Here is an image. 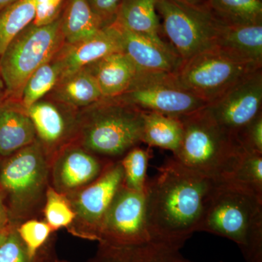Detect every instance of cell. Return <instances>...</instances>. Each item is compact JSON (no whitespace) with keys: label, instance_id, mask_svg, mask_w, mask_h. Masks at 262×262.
<instances>
[{"label":"cell","instance_id":"1","mask_svg":"<svg viewBox=\"0 0 262 262\" xmlns=\"http://www.w3.org/2000/svg\"><path fill=\"white\" fill-rule=\"evenodd\" d=\"M215 182L169 158L147 181L146 216L151 239L184 246L198 232Z\"/></svg>","mask_w":262,"mask_h":262},{"label":"cell","instance_id":"2","mask_svg":"<svg viewBox=\"0 0 262 262\" xmlns=\"http://www.w3.org/2000/svg\"><path fill=\"white\" fill-rule=\"evenodd\" d=\"M201 231L233 241L246 262H262V198L230 183H215Z\"/></svg>","mask_w":262,"mask_h":262},{"label":"cell","instance_id":"3","mask_svg":"<svg viewBox=\"0 0 262 262\" xmlns=\"http://www.w3.org/2000/svg\"><path fill=\"white\" fill-rule=\"evenodd\" d=\"M206 107L179 118L182 140L173 158L213 182H226L244 149L237 137L220 126Z\"/></svg>","mask_w":262,"mask_h":262},{"label":"cell","instance_id":"4","mask_svg":"<svg viewBox=\"0 0 262 262\" xmlns=\"http://www.w3.org/2000/svg\"><path fill=\"white\" fill-rule=\"evenodd\" d=\"M143 111L115 98L80 110L74 143L99 158L117 161L141 141Z\"/></svg>","mask_w":262,"mask_h":262},{"label":"cell","instance_id":"5","mask_svg":"<svg viewBox=\"0 0 262 262\" xmlns=\"http://www.w3.org/2000/svg\"><path fill=\"white\" fill-rule=\"evenodd\" d=\"M50 160L37 140L0 157V189L13 227L42 213L50 187Z\"/></svg>","mask_w":262,"mask_h":262},{"label":"cell","instance_id":"6","mask_svg":"<svg viewBox=\"0 0 262 262\" xmlns=\"http://www.w3.org/2000/svg\"><path fill=\"white\" fill-rule=\"evenodd\" d=\"M63 45L61 16L46 25L30 24L19 33L0 58V76L7 97L20 99L29 77Z\"/></svg>","mask_w":262,"mask_h":262},{"label":"cell","instance_id":"7","mask_svg":"<svg viewBox=\"0 0 262 262\" xmlns=\"http://www.w3.org/2000/svg\"><path fill=\"white\" fill-rule=\"evenodd\" d=\"M156 8L163 19L165 35L183 61L214 49L222 21L212 14L206 5L157 0Z\"/></svg>","mask_w":262,"mask_h":262},{"label":"cell","instance_id":"8","mask_svg":"<svg viewBox=\"0 0 262 262\" xmlns=\"http://www.w3.org/2000/svg\"><path fill=\"white\" fill-rule=\"evenodd\" d=\"M115 98L141 111L177 118L203 110L208 104L204 99L182 87L174 74L139 72L130 87Z\"/></svg>","mask_w":262,"mask_h":262},{"label":"cell","instance_id":"9","mask_svg":"<svg viewBox=\"0 0 262 262\" xmlns=\"http://www.w3.org/2000/svg\"><path fill=\"white\" fill-rule=\"evenodd\" d=\"M261 67L211 50L183 61L174 75L182 87L210 103L245 76Z\"/></svg>","mask_w":262,"mask_h":262},{"label":"cell","instance_id":"10","mask_svg":"<svg viewBox=\"0 0 262 262\" xmlns=\"http://www.w3.org/2000/svg\"><path fill=\"white\" fill-rule=\"evenodd\" d=\"M124 173L120 160L107 165L94 182L80 190L66 195L75 213L69 228L73 234L98 241L103 218L115 194L123 185Z\"/></svg>","mask_w":262,"mask_h":262},{"label":"cell","instance_id":"11","mask_svg":"<svg viewBox=\"0 0 262 262\" xmlns=\"http://www.w3.org/2000/svg\"><path fill=\"white\" fill-rule=\"evenodd\" d=\"M150 239L146 224L145 192L131 190L122 185L104 215L98 242L127 246Z\"/></svg>","mask_w":262,"mask_h":262},{"label":"cell","instance_id":"12","mask_svg":"<svg viewBox=\"0 0 262 262\" xmlns=\"http://www.w3.org/2000/svg\"><path fill=\"white\" fill-rule=\"evenodd\" d=\"M262 70L248 74L206 106L217 123L236 136L261 112Z\"/></svg>","mask_w":262,"mask_h":262},{"label":"cell","instance_id":"13","mask_svg":"<svg viewBox=\"0 0 262 262\" xmlns=\"http://www.w3.org/2000/svg\"><path fill=\"white\" fill-rule=\"evenodd\" d=\"M80 110L46 97L27 110L50 163L58 151L75 141Z\"/></svg>","mask_w":262,"mask_h":262},{"label":"cell","instance_id":"14","mask_svg":"<svg viewBox=\"0 0 262 262\" xmlns=\"http://www.w3.org/2000/svg\"><path fill=\"white\" fill-rule=\"evenodd\" d=\"M112 162L71 143L51 160L50 186L65 195L72 194L94 182Z\"/></svg>","mask_w":262,"mask_h":262},{"label":"cell","instance_id":"15","mask_svg":"<svg viewBox=\"0 0 262 262\" xmlns=\"http://www.w3.org/2000/svg\"><path fill=\"white\" fill-rule=\"evenodd\" d=\"M118 52H122L121 37L118 27L113 22L94 37L73 44L63 45L55 58L61 69V79Z\"/></svg>","mask_w":262,"mask_h":262},{"label":"cell","instance_id":"16","mask_svg":"<svg viewBox=\"0 0 262 262\" xmlns=\"http://www.w3.org/2000/svg\"><path fill=\"white\" fill-rule=\"evenodd\" d=\"M117 25L121 37L122 53L130 58L139 72L177 73L183 61L170 45L161 46L146 36Z\"/></svg>","mask_w":262,"mask_h":262},{"label":"cell","instance_id":"17","mask_svg":"<svg viewBox=\"0 0 262 262\" xmlns=\"http://www.w3.org/2000/svg\"><path fill=\"white\" fill-rule=\"evenodd\" d=\"M182 248L155 239L127 246L99 244L97 253L89 262H192L181 254Z\"/></svg>","mask_w":262,"mask_h":262},{"label":"cell","instance_id":"18","mask_svg":"<svg viewBox=\"0 0 262 262\" xmlns=\"http://www.w3.org/2000/svg\"><path fill=\"white\" fill-rule=\"evenodd\" d=\"M36 140L34 125L20 99L5 98L0 105V157L12 155Z\"/></svg>","mask_w":262,"mask_h":262},{"label":"cell","instance_id":"19","mask_svg":"<svg viewBox=\"0 0 262 262\" xmlns=\"http://www.w3.org/2000/svg\"><path fill=\"white\" fill-rule=\"evenodd\" d=\"M246 63L262 66V24L221 23L214 49Z\"/></svg>","mask_w":262,"mask_h":262},{"label":"cell","instance_id":"20","mask_svg":"<svg viewBox=\"0 0 262 262\" xmlns=\"http://www.w3.org/2000/svg\"><path fill=\"white\" fill-rule=\"evenodd\" d=\"M84 68L94 77L103 98H115L125 93L139 73L122 52L112 53Z\"/></svg>","mask_w":262,"mask_h":262},{"label":"cell","instance_id":"21","mask_svg":"<svg viewBox=\"0 0 262 262\" xmlns=\"http://www.w3.org/2000/svg\"><path fill=\"white\" fill-rule=\"evenodd\" d=\"M156 3L157 0H121L114 22L161 46L170 45L160 37Z\"/></svg>","mask_w":262,"mask_h":262},{"label":"cell","instance_id":"22","mask_svg":"<svg viewBox=\"0 0 262 262\" xmlns=\"http://www.w3.org/2000/svg\"><path fill=\"white\" fill-rule=\"evenodd\" d=\"M46 97L77 110L91 106L103 98L94 77L84 68L60 79Z\"/></svg>","mask_w":262,"mask_h":262},{"label":"cell","instance_id":"23","mask_svg":"<svg viewBox=\"0 0 262 262\" xmlns=\"http://www.w3.org/2000/svg\"><path fill=\"white\" fill-rule=\"evenodd\" d=\"M106 26L93 10L89 0H67L61 15L64 44H73L94 37Z\"/></svg>","mask_w":262,"mask_h":262},{"label":"cell","instance_id":"24","mask_svg":"<svg viewBox=\"0 0 262 262\" xmlns=\"http://www.w3.org/2000/svg\"><path fill=\"white\" fill-rule=\"evenodd\" d=\"M182 136L180 119L143 112L142 142L150 146L170 150L175 155L180 147Z\"/></svg>","mask_w":262,"mask_h":262},{"label":"cell","instance_id":"25","mask_svg":"<svg viewBox=\"0 0 262 262\" xmlns=\"http://www.w3.org/2000/svg\"><path fill=\"white\" fill-rule=\"evenodd\" d=\"M215 18L228 25L262 24L261 0H207Z\"/></svg>","mask_w":262,"mask_h":262},{"label":"cell","instance_id":"26","mask_svg":"<svg viewBox=\"0 0 262 262\" xmlns=\"http://www.w3.org/2000/svg\"><path fill=\"white\" fill-rule=\"evenodd\" d=\"M34 0H18L0 11V58L10 43L35 18Z\"/></svg>","mask_w":262,"mask_h":262},{"label":"cell","instance_id":"27","mask_svg":"<svg viewBox=\"0 0 262 262\" xmlns=\"http://www.w3.org/2000/svg\"><path fill=\"white\" fill-rule=\"evenodd\" d=\"M61 77V69L54 56L41 65L26 82L20 98L24 107L28 110L34 103L46 97Z\"/></svg>","mask_w":262,"mask_h":262},{"label":"cell","instance_id":"28","mask_svg":"<svg viewBox=\"0 0 262 262\" xmlns=\"http://www.w3.org/2000/svg\"><path fill=\"white\" fill-rule=\"evenodd\" d=\"M227 183L262 198V154L244 150Z\"/></svg>","mask_w":262,"mask_h":262},{"label":"cell","instance_id":"29","mask_svg":"<svg viewBox=\"0 0 262 262\" xmlns=\"http://www.w3.org/2000/svg\"><path fill=\"white\" fill-rule=\"evenodd\" d=\"M151 155L149 150L139 146L133 148L120 159L123 169V185L136 192H145L146 171Z\"/></svg>","mask_w":262,"mask_h":262},{"label":"cell","instance_id":"30","mask_svg":"<svg viewBox=\"0 0 262 262\" xmlns=\"http://www.w3.org/2000/svg\"><path fill=\"white\" fill-rule=\"evenodd\" d=\"M45 222L54 231L69 228L75 220V213L67 196L50 186L46 192L42 212Z\"/></svg>","mask_w":262,"mask_h":262},{"label":"cell","instance_id":"31","mask_svg":"<svg viewBox=\"0 0 262 262\" xmlns=\"http://www.w3.org/2000/svg\"><path fill=\"white\" fill-rule=\"evenodd\" d=\"M16 230L27 247L29 257L32 259L37 257V253L53 232L47 222L37 219L22 222L16 227Z\"/></svg>","mask_w":262,"mask_h":262},{"label":"cell","instance_id":"32","mask_svg":"<svg viewBox=\"0 0 262 262\" xmlns=\"http://www.w3.org/2000/svg\"><path fill=\"white\" fill-rule=\"evenodd\" d=\"M39 257H29L27 247L14 227L0 245V262H38Z\"/></svg>","mask_w":262,"mask_h":262},{"label":"cell","instance_id":"33","mask_svg":"<svg viewBox=\"0 0 262 262\" xmlns=\"http://www.w3.org/2000/svg\"><path fill=\"white\" fill-rule=\"evenodd\" d=\"M243 149L262 154V113L236 134Z\"/></svg>","mask_w":262,"mask_h":262},{"label":"cell","instance_id":"34","mask_svg":"<svg viewBox=\"0 0 262 262\" xmlns=\"http://www.w3.org/2000/svg\"><path fill=\"white\" fill-rule=\"evenodd\" d=\"M36 15L33 24L46 25L54 21L61 16L67 0H34Z\"/></svg>","mask_w":262,"mask_h":262},{"label":"cell","instance_id":"35","mask_svg":"<svg viewBox=\"0 0 262 262\" xmlns=\"http://www.w3.org/2000/svg\"><path fill=\"white\" fill-rule=\"evenodd\" d=\"M120 1L121 0H89L93 10L105 25H108L115 20Z\"/></svg>","mask_w":262,"mask_h":262},{"label":"cell","instance_id":"36","mask_svg":"<svg viewBox=\"0 0 262 262\" xmlns=\"http://www.w3.org/2000/svg\"><path fill=\"white\" fill-rule=\"evenodd\" d=\"M13 227L10 222L9 213L5 203L4 193L0 189V231Z\"/></svg>","mask_w":262,"mask_h":262},{"label":"cell","instance_id":"37","mask_svg":"<svg viewBox=\"0 0 262 262\" xmlns=\"http://www.w3.org/2000/svg\"><path fill=\"white\" fill-rule=\"evenodd\" d=\"M6 97V91H5L4 83H3V81L2 80L1 76H0V105Z\"/></svg>","mask_w":262,"mask_h":262},{"label":"cell","instance_id":"38","mask_svg":"<svg viewBox=\"0 0 262 262\" xmlns=\"http://www.w3.org/2000/svg\"><path fill=\"white\" fill-rule=\"evenodd\" d=\"M18 0H0V11L4 10L7 7L13 5V3H16Z\"/></svg>","mask_w":262,"mask_h":262},{"label":"cell","instance_id":"39","mask_svg":"<svg viewBox=\"0 0 262 262\" xmlns=\"http://www.w3.org/2000/svg\"><path fill=\"white\" fill-rule=\"evenodd\" d=\"M177 1L182 2V3L193 5H206L204 3L205 0H177Z\"/></svg>","mask_w":262,"mask_h":262},{"label":"cell","instance_id":"40","mask_svg":"<svg viewBox=\"0 0 262 262\" xmlns=\"http://www.w3.org/2000/svg\"><path fill=\"white\" fill-rule=\"evenodd\" d=\"M14 227H9V228L4 229V230L0 231V245L3 244V241L6 238L10 231Z\"/></svg>","mask_w":262,"mask_h":262},{"label":"cell","instance_id":"41","mask_svg":"<svg viewBox=\"0 0 262 262\" xmlns=\"http://www.w3.org/2000/svg\"><path fill=\"white\" fill-rule=\"evenodd\" d=\"M46 260H47V259H46V258L40 257V258H39V260H38V262H46Z\"/></svg>","mask_w":262,"mask_h":262},{"label":"cell","instance_id":"42","mask_svg":"<svg viewBox=\"0 0 262 262\" xmlns=\"http://www.w3.org/2000/svg\"><path fill=\"white\" fill-rule=\"evenodd\" d=\"M46 262H63V261H48V260H47V261H46Z\"/></svg>","mask_w":262,"mask_h":262},{"label":"cell","instance_id":"43","mask_svg":"<svg viewBox=\"0 0 262 262\" xmlns=\"http://www.w3.org/2000/svg\"><path fill=\"white\" fill-rule=\"evenodd\" d=\"M220 262H222V261H220Z\"/></svg>","mask_w":262,"mask_h":262}]
</instances>
